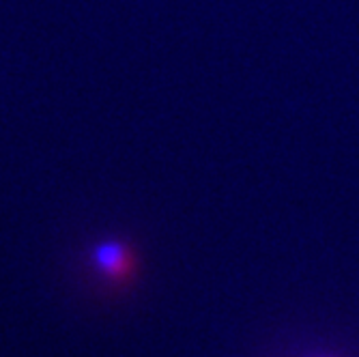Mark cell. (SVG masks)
Returning <instances> with one entry per match:
<instances>
[{"mask_svg": "<svg viewBox=\"0 0 359 357\" xmlns=\"http://www.w3.org/2000/svg\"><path fill=\"white\" fill-rule=\"evenodd\" d=\"M90 263L110 282L129 280L134 274V265H136L132 250H129L123 241H116V239L97 243L93 254H90Z\"/></svg>", "mask_w": 359, "mask_h": 357, "instance_id": "obj_1", "label": "cell"}]
</instances>
